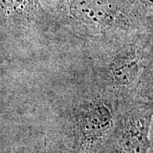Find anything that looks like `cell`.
I'll return each instance as SVG.
<instances>
[{
  "mask_svg": "<svg viewBox=\"0 0 153 153\" xmlns=\"http://www.w3.org/2000/svg\"><path fill=\"white\" fill-rule=\"evenodd\" d=\"M122 100L92 80L68 97L60 118L71 152H100L113 129Z\"/></svg>",
  "mask_w": 153,
  "mask_h": 153,
  "instance_id": "1",
  "label": "cell"
},
{
  "mask_svg": "<svg viewBox=\"0 0 153 153\" xmlns=\"http://www.w3.org/2000/svg\"><path fill=\"white\" fill-rule=\"evenodd\" d=\"M153 33L143 32L89 47L92 81L120 98L136 95L152 57Z\"/></svg>",
  "mask_w": 153,
  "mask_h": 153,
  "instance_id": "2",
  "label": "cell"
},
{
  "mask_svg": "<svg viewBox=\"0 0 153 153\" xmlns=\"http://www.w3.org/2000/svg\"><path fill=\"white\" fill-rule=\"evenodd\" d=\"M151 140H152V145H151V148L148 153H153V123H152V134H151Z\"/></svg>",
  "mask_w": 153,
  "mask_h": 153,
  "instance_id": "7",
  "label": "cell"
},
{
  "mask_svg": "<svg viewBox=\"0 0 153 153\" xmlns=\"http://www.w3.org/2000/svg\"><path fill=\"white\" fill-rule=\"evenodd\" d=\"M136 95L153 100V48L151 60L138 88Z\"/></svg>",
  "mask_w": 153,
  "mask_h": 153,
  "instance_id": "5",
  "label": "cell"
},
{
  "mask_svg": "<svg viewBox=\"0 0 153 153\" xmlns=\"http://www.w3.org/2000/svg\"><path fill=\"white\" fill-rule=\"evenodd\" d=\"M153 100L123 99L113 129L99 153H148L152 145Z\"/></svg>",
  "mask_w": 153,
  "mask_h": 153,
  "instance_id": "3",
  "label": "cell"
},
{
  "mask_svg": "<svg viewBox=\"0 0 153 153\" xmlns=\"http://www.w3.org/2000/svg\"><path fill=\"white\" fill-rule=\"evenodd\" d=\"M147 10L153 11V0H139Z\"/></svg>",
  "mask_w": 153,
  "mask_h": 153,
  "instance_id": "6",
  "label": "cell"
},
{
  "mask_svg": "<svg viewBox=\"0 0 153 153\" xmlns=\"http://www.w3.org/2000/svg\"><path fill=\"white\" fill-rule=\"evenodd\" d=\"M2 17L12 27H26L44 20L38 0H2Z\"/></svg>",
  "mask_w": 153,
  "mask_h": 153,
  "instance_id": "4",
  "label": "cell"
}]
</instances>
